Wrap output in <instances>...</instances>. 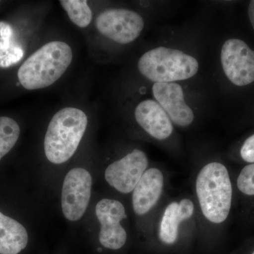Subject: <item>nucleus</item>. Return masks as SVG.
<instances>
[{
	"mask_svg": "<svg viewBox=\"0 0 254 254\" xmlns=\"http://www.w3.org/2000/svg\"><path fill=\"white\" fill-rule=\"evenodd\" d=\"M73 60L71 47L64 42L47 43L21 65L18 71L20 83L26 89H42L62 77Z\"/></svg>",
	"mask_w": 254,
	"mask_h": 254,
	"instance_id": "obj_1",
	"label": "nucleus"
},
{
	"mask_svg": "<svg viewBox=\"0 0 254 254\" xmlns=\"http://www.w3.org/2000/svg\"><path fill=\"white\" fill-rule=\"evenodd\" d=\"M88 118L74 108L60 110L50 120L44 138L46 158L54 165L68 161L77 150L88 126Z\"/></svg>",
	"mask_w": 254,
	"mask_h": 254,
	"instance_id": "obj_2",
	"label": "nucleus"
},
{
	"mask_svg": "<svg viewBox=\"0 0 254 254\" xmlns=\"http://www.w3.org/2000/svg\"><path fill=\"white\" fill-rule=\"evenodd\" d=\"M196 193L203 215L213 223L225 221L230 213L232 184L225 165L217 162L205 165L196 179Z\"/></svg>",
	"mask_w": 254,
	"mask_h": 254,
	"instance_id": "obj_3",
	"label": "nucleus"
},
{
	"mask_svg": "<svg viewBox=\"0 0 254 254\" xmlns=\"http://www.w3.org/2000/svg\"><path fill=\"white\" fill-rule=\"evenodd\" d=\"M198 61L181 50L159 47L140 58V73L155 83H173L193 77L198 72Z\"/></svg>",
	"mask_w": 254,
	"mask_h": 254,
	"instance_id": "obj_4",
	"label": "nucleus"
},
{
	"mask_svg": "<svg viewBox=\"0 0 254 254\" xmlns=\"http://www.w3.org/2000/svg\"><path fill=\"white\" fill-rule=\"evenodd\" d=\"M93 178L82 167L71 169L64 178L61 191V208L68 221L77 222L83 218L91 201Z\"/></svg>",
	"mask_w": 254,
	"mask_h": 254,
	"instance_id": "obj_5",
	"label": "nucleus"
},
{
	"mask_svg": "<svg viewBox=\"0 0 254 254\" xmlns=\"http://www.w3.org/2000/svg\"><path fill=\"white\" fill-rule=\"evenodd\" d=\"M97 29L103 36L120 44H128L141 35L144 21L141 15L127 9H108L98 15Z\"/></svg>",
	"mask_w": 254,
	"mask_h": 254,
	"instance_id": "obj_6",
	"label": "nucleus"
},
{
	"mask_svg": "<svg viewBox=\"0 0 254 254\" xmlns=\"http://www.w3.org/2000/svg\"><path fill=\"white\" fill-rule=\"evenodd\" d=\"M224 72L233 84L245 86L254 81V50L242 40L232 38L221 50Z\"/></svg>",
	"mask_w": 254,
	"mask_h": 254,
	"instance_id": "obj_7",
	"label": "nucleus"
},
{
	"mask_svg": "<svg viewBox=\"0 0 254 254\" xmlns=\"http://www.w3.org/2000/svg\"><path fill=\"white\" fill-rule=\"evenodd\" d=\"M95 215L99 222L100 243L105 248L118 250L127 242L126 230L121 221L127 218L125 206L119 200L103 198L95 205Z\"/></svg>",
	"mask_w": 254,
	"mask_h": 254,
	"instance_id": "obj_8",
	"label": "nucleus"
},
{
	"mask_svg": "<svg viewBox=\"0 0 254 254\" xmlns=\"http://www.w3.org/2000/svg\"><path fill=\"white\" fill-rule=\"evenodd\" d=\"M148 165V158L144 152L134 149L107 167L105 180L120 193H131L146 171Z\"/></svg>",
	"mask_w": 254,
	"mask_h": 254,
	"instance_id": "obj_9",
	"label": "nucleus"
},
{
	"mask_svg": "<svg viewBox=\"0 0 254 254\" xmlns=\"http://www.w3.org/2000/svg\"><path fill=\"white\" fill-rule=\"evenodd\" d=\"M154 98L170 120L180 127H187L193 123L194 114L185 103L182 86L177 83H155L153 86Z\"/></svg>",
	"mask_w": 254,
	"mask_h": 254,
	"instance_id": "obj_10",
	"label": "nucleus"
},
{
	"mask_svg": "<svg viewBox=\"0 0 254 254\" xmlns=\"http://www.w3.org/2000/svg\"><path fill=\"white\" fill-rule=\"evenodd\" d=\"M135 119L148 134L156 139H166L173 133L171 120L155 100H143L137 105Z\"/></svg>",
	"mask_w": 254,
	"mask_h": 254,
	"instance_id": "obj_11",
	"label": "nucleus"
},
{
	"mask_svg": "<svg viewBox=\"0 0 254 254\" xmlns=\"http://www.w3.org/2000/svg\"><path fill=\"white\" fill-rule=\"evenodd\" d=\"M163 173L158 169H148L143 173L132 194V205L136 215H145L156 204L163 191Z\"/></svg>",
	"mask_w": 254,
	"mask_h": 254,
	"instance_id": "obj_12",
	"label": "nucleus"
},
{
	"mask_svg": "<svg viewBox=\"0 0 254 254\" xmlns=\"http://www.w3.org/2000/svg\"><path fill=\"white\" fill-rule=\"evenodd\" d=\"M28 243V232L22 224L0 212V254H19Z\"/></svg>",
	"mask_w": 254,
	"mask_h": 254,
	"instance_id": "obj_13",
	"label": "nucleus"
},
{
	"mask_svg": "<svg viewBox=\"0 0 254 254\" xmlns=\"http://www.w3.org/2000/svg\"><path fill=\"white\" fill-rule=\"evenodd\" d=\"M24 50L18 41L14 28L0 21V67L8 68L21 61Z\"/></svg>",
	"mask_w": 254,
	"mask_h": 254,
	"instance_id": "obj_14",
	"label": "nucleus"
},
{
	"mask_svg": "<svg viewBox=\"0 0 254 254\" xmlns=\"http://www.w3.org/2000/svg\"><path fill=\"white\" fill-rule=\"evenodd\" d=\"M183 221L179 210V203L173 202L165 209L160 227V240L167 245H173L178 237L179 226Z\"/></svg>",
	"mask_w": 254,
	"mask_h": 254,
	"instance_id": "obj_15",
	"label": "nucleus"
},
{
	"mask_svg": "<svg viewBox=\"0 0 254 254\" xmlns=\"http://www.w3.org/2000/svg\"><path fill=\"white\" fill-rule=\"evenodd\" d=\"M60 3L75 25L79 28L89 26L93 14L86 0H62Z\"/></svg>",
	"mask_w": 254,
	"mask_h": 254,
	"instance_id": "obj_16",
	"label": "nucleus"
},
{
	"mask_svg": "<svg viewBox=\"0 0 254 254\" xmlns=\"http://www.w3.org/2000/svg\"><path fill=\"white\" fill-rule=\"evenodd\" d=\"M20 133L19 125L14 120L0 117V160L14 148Z\"/></svg>",
	"mask_w": 254,
	"mask_h": 254,
	"instance_id": "obj_17",
	"label": "nucleus"
},
{
	"mask_svg": "<svg viewBox=\"0 0 254 254\" xmlns=\"http://www.w3.org/2000/svg\"><path fill=\"white\" fill-rule=\"evenodd\" d=\"M237 187L245 194L254 195V163L247 165L242 170L237 180Z\"/></svg>",
	"mask_w": 254,
	"mask_h": 254,
	"instance_id": "obj_18",
	"label": "nucleus"
},
{
	"mask_svg": "<svg viewBox=\"0 0 254 254\" xmlns=\"http://www.w3.org/2000/svg\"><path fill=\"white\" fill-rule=\"evenodd\" d=\"M240 153L244 160L248 163H254V134L246 140Z\"/></svg>",
	"mask_w": 254,
	"mask_h": 254,
	"instance_id": "obj_19",
	"label": "nucleus"
},
{
	"mask_svg": "<svg viewBox=\"0 0 254 254\" xmlns=\"http://www.w3.org/2000/svg\"><path fill=\"white\" fill-rule=\"evenodd\" d=\"M193 203L190 199H183L179 203V210H180V215L182 220H186L190 219L193 213Z\"/></svg>",
	"mask_w": 254,
	"mask_h": 254,
	"instance_id": "obj_20",
	"label": "nucleus"
},
{
	"mask_svg": "<svg viewBox=\"0 0 254 254\" xmlns=\"http://www.w3.org/2000/svg\"><path fill=\"white\" fill-rule=\"evenodd\" d=\"M249 17L254 29V0L250 1L248 9Z\"/></svg>",
	"mask_w": 254,
	"mask_h": 254,
	"instance_id": "obj_21",
	"label": "nucleus"
},
{
	"mask_svg": "<svg viewBox=\"0 0 254 254\" xmlns=\"http://www.w3.org/2000/svg\"><path fill=\"white\" fill-rule=\"evenodd\" d=\"M254 254V253H253V254Z\"/></svg>",
	"mask_w": 254,
	"mask_h": 254,
	"instance_id": "obj_22",
	"label": "nucleus"
}]
</instances>
